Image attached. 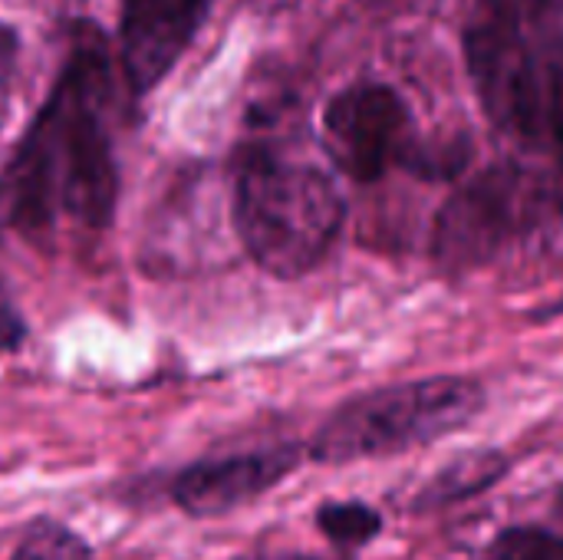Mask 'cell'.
<instances>
[{
    "mask_svg": "<svg viewBox=\"0 0 563 560\" xmlns=\"http://www.w3.org/2000/svg\"><path fill=\"white\" fill-rule=\"evenodd\" d=\"M541 142H551V149L558 152V162H561V172H563V79L554 86V92H551Z\"/></svg>",
    "mask_w": 563,
    "mask_h": 560,
    "instance_id": "cell-15",
    "label": "cell"
},
{
    "mask_svg": "<svg viewBox=\"0 0 563 560\" xmlns=\"http://www.w3.org/2000/svg\"><path fill=\"white\" fill-rule=\"evenodd\" d=\"M317 528L336 548H360L383 531V515L363 502H330L317 512Z\"/></svg>",
    "mask_w": 563,
    "mask_h": 560,
    "instance_id": "cell-10",
    "label": "cell"
},
{
    "mask_svg": "<svg viewBox=\"0 0 563 560\" xmlns=\"http://www.w3.org/2000/svg\"><path fill=\"white\" fill-rule=\"evenodd\" d=\"M300 465L297 446H274L205 459L185 469L172 485V502L191 518H221L277 488Z\"/></svg>",
    "mask_w": 563,
    "mask_h": 560,
    "instance_id": "cell-8",
    "label": "cell"
},
{
    "mask_svg": "<svg viewBox=\"0 0 563 560\" xmlns=\"http://www.w3.org/2000/svg\"><path fill=\"white\" fill-rule=\"evenodd\" d=\"M508 462L495 452H468L455 462H449L419 495L416 508H449L455 502H465L485 488H492L505 475Z\"/></svg>",
    "mask_w": 563,
    "mask_h": 560,
    "instance_id": "cell-9",
    "label": "cell"
},
{
    "mask_svg": "<svg viewBox=\"0 0 563 560\" xmlns=\"http://www.w3.org/2000/svg\"><path fill=\"white\" fill-rule=\"evenodd\" d=\"M485 406V389L465 376H435L363 393L343 403L313 436L310 459L323 465H350L389 459L435 439H445Z\"/></svg>",
    "mask_w": 563,
    "mask_h": 560,
    "instance_id": "cell-4",
    "label": "cell"
},
{
    "mask_svg": "<svg viewBox=\"0 0 563 560\" xmlns=\"http://www.w3.org/2000/svg\"><path fill=\"white\" fill-rule=\"evenodd\" d=\"M343 218V195L317 162L271 142L241 152L231 221L244 251L267 274L284 281L310 274L336 244Z\"/></svg>",
    "mask_w": 563,
    "mask_h": 560,
    "instance_id": "cell-2",
    "label": "cell"
},
{
    "mask_svg": "<svg viewBox=\"0 0 563 560\" xmlns=\"http://www.w3.org/2000/svg\"><path fill=\"white\" fill-rule=\"evenodd\" d=\"M485 560H563V535L531 525L508 528L488 545Z\"/></svg>",
    "mask_w": 563,
    "mask_h": 560,
    "instance_id": "cell-12",
    "label": "cell"
},
{
    "mask_svg": "<svg viewBox=\"0 0 563 560\" xmlns=\"http://www.w3.org/2000/svg\"><path fill=\"white\" fill-rule=\"evenodd\" d=\"M238 560H307V558H238Z\"/></svg>",
    "mask_w": 563,
    "mask_h": 560,
    "instance_id": "cell-17",
    "label": "cell"
},
{
    "mask_svg": "<svg viewBox=\"0 0 563 560\" xmlns=\"http://www.w3.org/2000/svg\"><path fill=\"white\" fill-rule=\"evenodd\" d=\"M544 198L548 191L541 182L521 168L501 165L478 175L442 208L435 257L445 267H475L495 257L538 224Z\"/></svg>",
    "mask_w": 563,
    "mask_h": 560,
    "instance_id": "cell-5",
    "label": "cell"
},
{
    "mask_svg": "<svg viewBox=\"0 0 563 560\" xmlns=\"http://www.w3.org/2000/svg\"><path fill=\"white\" fill-rule=\"evenodd\" d=\"M323 145L330 162L356 182H376L393 168L419 165L412 112L386 83L340 89L323 109Z\"/></svg>",
    "mask_w": 563,
    "mask_h": 560,
    "instance_id": "cell-6",
    "label": "cell"
},
{
    "mask_svg": "<svg viewBox=\"0 0 563 560\" xmlns=\"http://www.w3.org/2000/svg\"><path fill=\"white\" fill-rule=\"evenodd\" d=\"M112 59L96 26L73 33L53 89L0 172V221L30 238H92L112 224Z\"/></svg>",
    "mask_w": 563,
    "mask_h": 560,
    "instance_id": "cell-1",
    "label": "cell"
},
{
    "mask_svg": "<svg viewBox=\"0 0 563 560\" xmlns=\"http://www.w3.org/2000/svg\"><path fill=\"white\" fill-rule=\"evenodd\" d=\"M10 560H92V548L73 528L53 518H36L23 531Z\"/></svg>",
    "mask_w": 563,
    "mask_h": 560,
    "instance_id": "cell-11",
    "label": "cell"
},
{
    "mask_svg": "<svg viewBox=\"0 0 563 560\" xmlns=\"http://www.w3.org/2000/svg\"><path fill=\"white\" fill-rule=\"evenodd\" d=\"M211 0H122L119 63L135 96L152 92L198 36Z\"/></svg>",
    "mask_w": 563,
    "mask_h": 560,
    "instance_id": "cell-7",
    "label": "cell"
},
{
    "mask_svg": "<svg viewBox=\"0 0 563 560\" xmlns=\"http://www.w3.org/2000/svg\"><path fill=\"white\" fill-rule=\"evenodd\" d=\"M360 3H366V7H386V3H393V0H360Z\"/></svg>",
    "mask_w": 563,
    "mask_h": 560,
    "instance_id": "cell-16",
    "label": "cell"
},
{
    "mask_svg": "<svg viewBox=\"0 0 563 560\" xmlns=\"http://www.w3.org/2000/svg\"><path fill=\"white\" fill-rule=\"evenodd\" d=\"M16 69H20V36H16L13 26L0 23V125H3V119L10 112Z\"/></svg>",
    "mask_w": 563,
    "mask_h": 560,
    "instance_id": "cell-13",
    "label": "cell"
},
{
    "mask_svg": "<svg viewBox=\"0 0 563 560\" xmlns=\"http://www.w3.org/2000/svg\"><path fill=\"white\" fill-rule=\"evenodd\" d=\"M465 53L488 116L538 142L563 79V0H482L465 30Z\"/></svg>",
    "mask_w": 563,
    "mask_h": 560,
    "instance_id": "cell-3",
    "label": "cell"
},
{
    "mask_svg": "<svg viewBox=\"0 0 563 560\" xmlns=\"http://www.w3.org/2000/svg\"><path fill=\"white\" fill-rule=\"evenodd\" d=\"M26 340V323L23 314L13 307V300L0 290V350L13 353L20 350V343Z\"/></svg>",
    "mask_w": 563,
    "mask_h": 560,
    "instance_id": "cell-14",
    "label": "cell"
}]
</instances>
